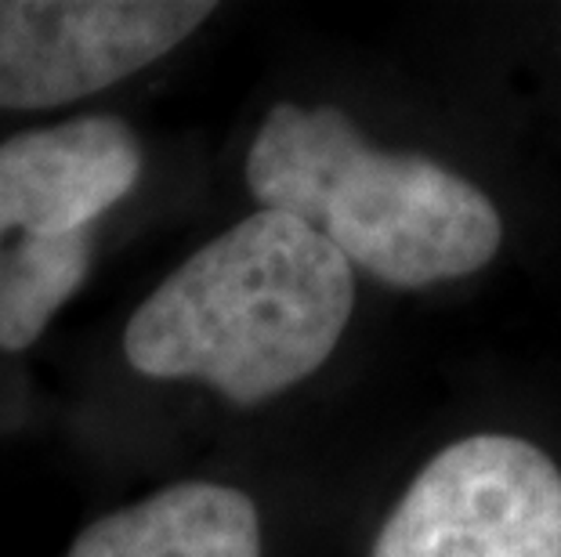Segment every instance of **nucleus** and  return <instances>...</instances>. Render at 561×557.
<instances>
[{"mask_svg": "<svg viewBox=\"0 0 561 557\" xmlns=\"http://www.w3.org/2000/svg\"><path fill=\"white\" fill-rule=\"evenodd\" d=\"M352 307L348 260L297 218L257 210L138 304L124 351L146 376H199L254 406L330 359Z\"/></svg>", "mask_w": 561, "mask_h": 557, "instance_id": "1", "label": "nucleus"}, {"mask_svg": "<svg viewBox=\"0 0 561 557\" xmlns=\"http://www.w3.org/2000/svg\"><path fill=\"white\" fill-rule=\"evenodd\" d=\"M247 185L261 210L297 218L399 290L471 276L504 243L479 185L427 156L366 146L337 105H276L250 146Z\"/></svg>", "mask_w": 561, "mask_h": 557, "instance_id": "2", "label": "nucleus"}, {"mask_svg": "<svg viewBox=\"0 0 561 557\" xmlns=\"http://www.w3.org/2000/svg\"><path fill=\"white\" fill-rule=\"evenodd\" d=\"M138 174V138L113 116H80L0 146V348L26 351L80 290L91 224Z\"/></svg>", "mask_w": 561, "mask_h": 557, "instance_id": "3", "label": "nucleus"}, {"mask_svg": "<svg viewBox=\"0 0 561 557\" xmlns=\"http://www.w3.org/2000/svg\"><path fill=\"white\" fill-rule=\"evenodd\" d=\"M369 557H561V471L525 438L453 442L413 478Z\"/></svg>", "mask_w": 561, "mask_h": 557, "instance_id": "4", "label": "nucleus"}, {"mask_svg": "<svg viewBox=\"0 0 561 557\" xmlns=\"http://www.w3.org/2000/svg\"><path fill=\"white\" fill-rule=\"evenodd\" d=\"M214 4L199 0H0V105L51 109L152 66Z\"/></svg>", "mask_w": 561, "mask_h": 557, "instance_id": "5", "label": "nucleus"}, {"mask_svg": "<svg viewBox=\"0 0 561 557\" xmlns=\"http://www.w3.org/2000/svg\"><path fill=\"white\" fill-rule=\"evenodd\" d=\"M69 557H261V521L247 492L182 481L94 521Z\"/></svg>", "mask_w": 561, "mask_h": 557, "instance_id": "6", "label": "nucleus"}]
</instances>
